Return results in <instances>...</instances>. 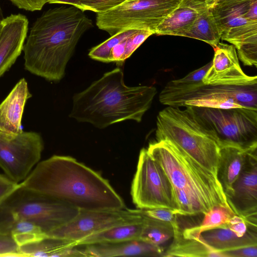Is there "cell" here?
<instances>
[{"label":"cell","mask_w":257,"mask_h":257,"mask_svg":"<svg viewBox=\"0 0 257 257\" xmlns=\"http://www.w3.org/2000/svg\"><path fill=\"white\" fill-rule=\"evenodd\" d=\"M21 185L79 210L124 209L122 199L99 173L66 156L39 162Z\"/></svg>","instance_id":"1"},{"label":"cell","mask_w":257,"mask_h":257,"mask_svg":"<svg viewBox=\"0 0 257 257\" xmlns=\"http://www.w3.org/2000/svg\"><path fill=\"white\" fill-rule=\"evenodd\" d=\"M92 26V20L75 7L46 11L34 23L25 43V69L47 80L60 81L79 39Z\"/></svg>","instance_id":"2"},{"label":"cell","mask_w":257,"mask_h":257,"mask_svg":"<svg viewBox=\"0 0 257 257\" xmlns=\"http://www.w3.org/2000/svg\"><path fill=\"white\" fill-rule=\"evenodd\" d=\"M157 93L153 86L126 85L123 72L117 67L74 95L69 116L100 129L125 120L139 122Z\"/></svg>","instance_id":"3"},{"label":"cell","mask_w":257,"mask_h":257,"mask_svg":"<svg viewBox=\"0 0 257 257\" xmlns=\"http://www.w3.org/2000/svg\"><path fill=\"white\" fill-rule=\"evenodd\" d=\"M147 150L164 170L175 194L186 197L193 215L205 214L215 205L230 207L217 178L170 141H157Z\"/></svg>","instance_id":"4"},{"label":"cell","mask_w":257,"mask_h":257,"mask_svg":"<svg viewBox=\"0 0 257 257\" xmlns=\"http://www.w3.org/2000/svg\"><path fill=\"white\" fill-rule=\"evenodd\" d=\"M157 141H170L217 178L220 147L190 106H168L157 117Z\"/></svg>","instance_id":"5"},{"label":"cell","mask_w":257,"mask_h":257,"mask_svg":"<svg viewBox=\"0 0 257 257\" xmlns=\"http://www.w3.org/2000/svg\"><path fill=\"white\" fill-rule=\"evenodd\" d=\"M79 210L21 185L0 203V233L12 223H34L46 234L74 218Z\"/></svg>","instance_id":"6"},{"label":"cell","mask_w":257,"mask_h":257,"mask_svg":"<svg viewBox=\"0 0 257 257\" xmlns=\"http://www.w3.org/2000/svg\"><path fill=\"white\" fill-rule=\"evenodd\" d=\"M190 106L219 147L257 148V109Z\"/></svg>","instance_id":"7"},{"label":"cell","mask_w":257,"mask_h":257,"mask_svg":"<svg viewBox=\"0 0 257 257\" xmlns=\"http://www.w3.org/2000/svg\"><path fill=\"white\" fill-rule=\"evenodd\" d=\"M181 0H126L104 13L97 14V27L110 36L127 30H141L155 34L159 24Z\"/></svg>","instance_id":"8"},{"label":"cell","mask_w":257,"mask_h":257,"mask_svg":"<svg viewBox=\"0 0 257 257\" xmlns=\"http://www.w3.org/2000/svg\"><path fill=\"white\" fill-rule=\"evenodd\" d=\"M131 194L133 203L139 209L168 208L176 211L178 215L173 185L147 149L143 148L140 152Z\"/></svg>","instance_id":"9"},{"label":"cell","mask_w":257,"mask_h":257,"mask_svg":"<svg viewBox=\"0 0 257 257\" xmlns=\"http://www.w3.org/2000/svg\"><path fill=\"white\" fill-rule=\"evenodd\" d=\"M257 109V77L228 83L205 84L185 95L179 107Z\"/></svg>","instance_id":"10"},{"label":"cell","mask_w":257,"mask_h":257,"mask_svg":"<svg viewBox=\"0 0 257 257\" xmlns=\"http://www.w3.org/2000/svg\"><path fill=\"white\" fill-rule=\"evenodd\" d=\"M44 149L41 136L22 131L10 136L0 133V168L12 180L21 183L40 162Z\"/></svg>","instance_id":"11"},{"label":"cell","mask_w":257,"mask_h":257,"mask_svg":"<svg viewBox=\"0 0 257 257\" xmlns=\"http://www.w3.org/2000/svg\"><path fill=\"white\" fill-rule=\"evenodd\" d=\"M140 209L79 210L64 225L47 234V236L76 241L114 226L142 222Z\"/></svg>","instance_id":"12"},{"label":"cell","mask_w":257,"mask_h":257,"mask_svg":"<svg viewBox=\"0 0 257 257\" xmlns=\"http://www.w3.org/2000/svg\"><path fill=\"white\" fill-rule=\"evenodd\" d=\"M227 201L234 212L243 218L248 226L256 228L257 149L250 154Z\"/></svg>","instance_id":"13"},{"label":"cell","mask_w":257,"mask_h":257,"mask_svg":"<svg viewBox=\"0 0 257 257\" xmlns=\"http://www.w3.org/2000/svg\"><path fill=\"white\" fill-rule=\"evenodd\" d=\"M29 20L24 15L12 14L1 22L0 77L15 63L23 51Z\"/></svg>","instance_id":"14"},{"label":"cell","mask_w":257,"mask_h":257,"mask_svg":"<svg viewBox=\"0 0 257 257\" xmlns=\"http://www.w3.org/2000/svg\"><path fill=\"white\" fill-rule=\"evenodd\" d=\"M213 49L211 65L202 80L205 84L239 81L249 77L241 68L233 45L219 42Z\"/></svg>","instance_id":"15"},{"label":"cell","mask_w":257,"mask_h":257,"mask_svg":"<svg viewBox=\"0 0 257 257\" xmlns=\"http://www.w3.org/2000/svg\"><path fill=\"white\" fill-rule=\"evenodd\" d=\"M31 97L27 81L21 79L0 104V133L14 136L23 131L22 119L25 106Z\"/></svg>","instance_id":"16"},{"label":"cell","mask_w":257,"mask_h":257,"mask_svg":"<svg viewBox=\"0 0 257 257\" xmlns=\"http://www.w3.org/2000/svg\"><path fill=\"white\" fill-rule=\"evenodd\" d=\"M210 5V0H181L157 27L155 34L180 36Z\"/></svg>","instance_id":"17"},{"label":"cell","mask_w":257,"mask_h":257,"mask_svg":"<svg viewBox=\"0 0 257 257\" xmlns=\"http://www.w3.org/2000/svg\"><path fill=\"white\" fill-rule=\"evenodd\" d=\"M86 257L120 256H162L164 249L140 239L83 245Z\"/></svg>","instance_id":"18"},{"label":"cell","mask_w":257,"mask_h":257,"mask_svg":"<svg viewBox=\"0 0 257 257\" xmlns=\"http://www.w3.org/2000/svg\"><path fill=\"white\" fill-rule=\"evenodd\" d=\"M257 148L245 150L232 146L220 147L217 178L226 199L232 194V186L242 172L250 154Z\"/></svg>","instance_id":"19"},{"label":"cell","mask_w":257,"mask_h":257,"mask_svg":"<svg viewBox=\"0 0 257 257\" xmlns=\"http://www.w3.org/2000/svg\"><path fill=\"white\" fill-rule=\"evenodd\" d=\"M221 39L233 45L245 66H257V21L223 31Z\"/></svg>","instance_id":"20"},{"label":"cell","mask_w":257,"mask_h":257,"mask_svg":"<svg viewBox=\"0 0 257 257\" xmlns=\"http://www.w3.org/2000/svg\"><path fill=\"white\" fill-rule=\"evenodd\" d=\"M197 238L213 250L223 252L257 244L256 228L249 227L243 236L238 237L226 225L203 231Z\"/></svg>","instance_id":"21"},{"label":"cell","mask_w":257,"mask_h":257,"mask_svg":"<svg viewBox=\"0 0 257 257\" xmlns=\"http://www.w3.org/2000/svg\"><path fill=\"white\" fill-rule=\"evenodd\" d=\"M22 256L86 257L76 241L47 236L34 243L19 246Z\"/></svg>","instance_id":"22"},{"label":"cell","mask_w":257,"mask_h":257,"mask_svg":"<svg viewBox=\"0 0 257 257\" xmlns=\"http://www.w3.org/2000/svg\"><path fill=\"white\" fill-rule=\"evenodd\" d=\"M211 63L208 62L182 78L169 81L159 94L160 102L167 106L179 107L185 95L204 84L202 80Z\"/></svg>","instance_id":"23"},{"label":"cell","mask_w":257,"mask_h":257,"mask_svg":"<svg viewBox=\"0 0 257 257\" xmlns=\"http://www.w3.org/2000/svg\"><path fill=\"white\" fill-rule=\"evenodd\" d=\"M173 241L164 251L163 257H226L222 252L213 250L199 238H186L178 223L173 225Z\"/></svg>","instance_id":"24"},{"label":"cell","mask_w":257,"mask_h":257,"mask_svg":"<svg viewBox=\"0 0 257 257\" xmlns=\"http://www.w3.org/2000/svg\"><path fill=\"white\" fill-rule=\"evenodd\" d=\"M180 36L201 40L215 48L220 42L221 32L211 9L201 13Z\"/></svg>","instance_id":"25"},{"label":"cell","mask_w":257,"mask_h":257,"mask_svg":"<svg viewBox=\"0 0 257 257\" xmlns=\"http://www.w3.org/2000/svg\"><path fill=\"white\" fill-rule=\"evenodd\" d=\"M143 222L116 226L90 235L77 243L86 245L97 243H114L140 239Z\"/></svg>","instance_id":"26"},{"label":"cell","mask_w":257,"mask_h":257,"mask_svg":"<svg viewBox=\"0 0 257 257\" xmlns=\"http://www.w3.org/2000/svg\"><path fill=\"white\" fill-rule=\"evenodd\" d=\"M236 214L229 206L215 205L204 215L200 224L183 230V235L186 238H197L203 231L226 225L229 219Z\"/></svg>","instance_id":"27"},{"label":"cell","mask_w":257,"mask_h":257,"mask_svg":"<svg viewBox=\"0 0 257 257\" xmlns=\"http://www.w3.org/2000/svg\"><path fill=\"white\" fill-rule=\"evenodd\" d=\"M174 233L172 223L143 216L140 240L154 245L161 246L172 238Z\"/></svg>","instance_id":"28"},{"label":"cell","mask_w":257,"mask_h":257,"mask_svg":"<svg viewBox=\"0 0 257 257\" xmlns=\"http://www.w3.org/2000/svg\"><path fill=\"white\" fill-rule=\"evenodd\" d=\"M5 233L11 234L19 246L39 241L47 236L39 226L25 220L12 223L7 228Z\"/></svg>","instance_id":"29"},{"label":"cell","mask_w":257,"mask_h":257,"mask_svg":"<svg viewBox=\"0 0 257 257\" xmlns=\"http://www.w3.org/2000/svg\"><path fill=\"white\" fill-rule=\"evenodd\" d=\"M138 30H139L122 31L111 36L104 42L92 48L89 52V56L97 61L109 63L111 50L117 44L127 39Z\"/></svg>","instance_id":"30"},{"label":"cell","mask_w":257,"mask_h":257,"mask_svg":"<svg viewBox=\"0 0 257 257\" xmlns=\"http://www.w3.org/2000/svg\"><path fill=\"white\" fill-rule=\"evenodd\" d=\"M126 0H80L82 11H91L96 14L108 11Z\"/></svg>","instance_id":"31"},{"label":"cell","mask_w":257,"mask_h":257,"mask_svg":"<svg viewBox=\"0 0 257 257\" xmlns=\"http://www.w3.org/2000/svg\"><path fill=\"white\" fill-rule=\"evenodd\" d=\"M152 32L146 30H138L126 40L122 61L128 58L150 36L153 35Z\"/></svg>","instance_id":"32"},{"label":"cell","mask_w":257,"mask_h":257,"mask_svg":"<svg viewBox=\"0 0 257 257\" xmlns=\"http://www.w3.org/2000/svg\"><path fill=\"white\" fill-rule=\"evenodd\" d=\"M141 214L143 216L170 222L173 226L178 223L177 212L168 208H155L151 209H140Z\"/></svg>","instance_id":"33"},{"label":"cell","mask_w":257,"mask_h":257,"mask_svg":"<svg viewBox=\"0 0 257 257\" xmlns=\"http://www.w3.org/2000/svg\"><path fill=\"white\" fill-rule=\"evenodd\" d=\"M19 248L11 234L0 233V256H22Z\"/></svg>","instance_id":"34"},{"label":"cell","mask_w":257,"mask_h":257,"mask_svg":"<svg viewBox=\"0 0 257 257\" xmlns=\"http://www.w3.org/2000/svg\"><path fill=\"white\" fill-rule=\"evenodd\" d=\"M21 186L5 175L0 174V203Z\"/></svg>","instance_id":"35"},{"label":"cell","mask_w":257,"mask_h":257,"mask_svg":"<svg viewBox=\"0 0 257 257\" xmlns=\"http://www.w3.org/2000/svg\"><path fill=\"white\" fill-rule=\"evenodd\" d=\"M226 225L238 237L243 236L250 227L247 226L243 218L236 214L229 219Z\"/></svg>","instance_id":"36"},{"label":"cell","mask_w":257,"mask_h":257,"mask_svg":"<svg viewBox=\"0 0 257 257\" xmlns=\"http://www.w3.org/2000/svg\"><path fill=\"white\" fill-rule=\"evenodd\" d=\"M19 9L34 12L41 10L47 0H10Z\"/></svg>","instance_id":"37"},{"label":"cell","mask_w":257,"mask_h":257,"mask_svg":"<svg viewBox=\"0 0 257 257\" xmlns=\"http://www.w3.org/2000/svg\"><path fill=\"white\" fill-rule=\"evenodd\" d=\"M226 257H257V244L222 252Z\"/></svg>","instance_id":"38"},{"label":"cell","mask_w":257,"mask_h":257,"mask_svg":"<svg viewBox=\"0 0 257 257\" xmlns=\"http://www.w3.org/2000/svg\"><path fill=\"white\" fill-rule=\"evenodd\" d=\"M251 1L253 0H211L210 8L214 12H219Z\"/></svg>","instance_id":"39"},{"label":"cell","mask_w":257,"mask_h":257,"mask_svg":"<svg viewBox=\"0 0 257 257\" xmlns=\"http://www.w3.org/2000/svg\"><path fill=\"white\" fill-rule=\"evenodd\" d=\"M244 16L248 20L257 21V0L250 2Z\"/></svg>","instance_id":"40"},{"label":"cell","mask_w":257,"mask_h":257,"mask_svg":"<svg viewBox=\"0 0 257 257\" xmlns=\"http://www.w3.org/2000/svg\"><path fill=\"white\" fill-rule=\"evenodd\" d=\"M47 3L49 4H66L82 10V6L80 0H47Z\"/></svg>","instance_id":"41"},{"label":"cell","mask_w":257,"mask_h":257,"mask_svg":"<svg viewBox=\"0 0 257 257\" xmlns=\"http://www.w3.org/2000/svg\"><path fill=\"white\" fill-rule=\"evenodd\" d=\"M4 19L3 11L0 5V22H1Z\"/></svg>","instance_id":"42"},{"label":"cell","mask_w":257,"mask_h":257,"mask_svg":"<svg viewBox=\"0 0 257 257\" xmlns=\"http://www.w3.org/2000/svg\"><path fill=\"white\" fill-rule=\"evenodd\" d=\"M1 22H0V30H1Z\"/></svg>","instance_id":"43"}]
</instances>
